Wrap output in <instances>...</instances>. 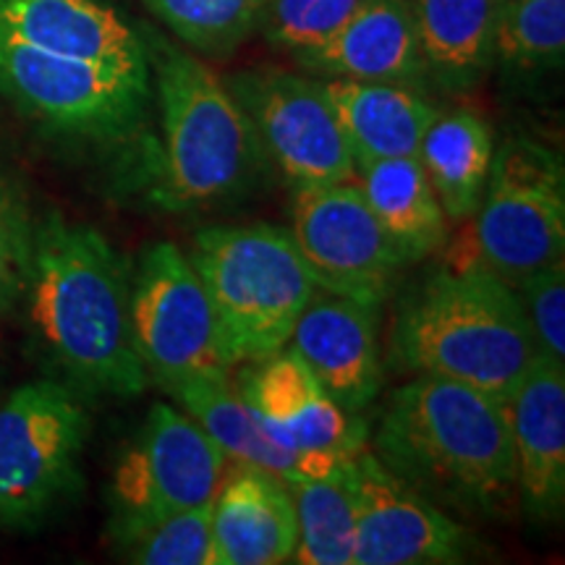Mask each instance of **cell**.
<instances>
[{"instance_id":"29","label":"cell","mask_w":565,"mask_h":565,"mask_svg":"<svg viewBox=\"0 0 565 565\" xmlns=\"http://www.w3.org/2000/svg\"><path fill=\"white\" fill-rule=\"evenodd\" d=\"M364 0H267L259 30L288 53L322 45L359 11Z\"/></svg>"},{"instance_id":"15","label":"cell","mask_w":565,"mask_h":565,"mask_svg":"<svg viewBox=\"0 0 565 565\" xmlns=\"http://www.w3.org/2000/svg\"><path fill=\"white\" fill-rule=\"evenodd\" d=\"M288 343L345 412H364L383 391L377 307L317 288Z\"/></svg>"},{"instance_id":"17","label":"cell","mask_w":565,"mask_h":565,"mask_svg":"<svg viewBox=\"0 0 565 565\" xmlns=\"http://www.w3.org/2000/svg\"><path fill=\"white\" fill-rule=\"evenodd\" d=\"M294 61L322 79L391 82L419 87L427 79L408 0H364L333 38Z\"/></svg>"},{"instance_id":"1","label":"cell","mask_w":565,"mask_h":565,"mask_svg":"<svg viewBox=\"0 0 565 565\" xmlns=\"http://www.w3.org/2000/svg\"><path fill=\"white\" fill-rule=\"evenodd\" d=\"M24 299L42 349L76 393H145L150 374L131 333V270L100 231L61 212L42 217Z\"/></svg>"},{"instance_id":"13","label":"cell","mask_w":565,"mask_h":565,"mask_svg":"<svg viewBox=\"0 0 565 565\" xmlns=\"http://www.w3.org/2000/svg\"><path fill=\"white\" fill-rule=\"evenodd\" d=\"M356 492L353 565H448L469 557V529L366 448L356 456Z\"/></svg>"},{"instance_id":"28","label":"cell","mask_w":565,"mask_h":565,"mask_svg":"<svg viewBox=\"0 0 565 565\" xmlns=\"http://www.w3.org/2000/svg\"><path fill=\"white\" fill-rule=\"evenodd\" d=\"M118 555L139 565H215L212 505L162 515L150 524L110 534Z\"/></svg>"},{"instance_id":"3","label":"cell","mask_w":565,"mask_h":565,"mask_svg":"<svg viewBox=\"0 0 565 565\" xmlns=\"http://www.w3.org/2000/svg\"><path fill=\"white\" fill-rule=\"evenodd\" d=\"M393 353L408 372L456 380L505 404L542 359L515 288L479 265L429 275L401 303Z\"/></svg>"},{"instance_id":"10","label":"cell","mask_w":565,"mask_h":565,"mask_svg":"<svg viewBox=\"0 0 565 565\" xmlns=\"http://www.w3.org/2000/svg\"><path fill=\"white\" fill-rule=\"evenodd\" d=\"M228 458L186 412L154 404L113 469L108 534L212 505Z\"/></svg>"},{"instance_id":"11","label":"cell","mask_w":565,"mask_h":565,"mask_svg":"<svg viewBox=\"0 0 565 565\" xmlns=\"http://www.w3.org/2000/svg\"><path fill=\"white\" fill-rule=\"evenodd\" d=\"M291 238L315 286L377 307L408 265L359 183L296 189Z\"/></svg>"},{"instance_id":"16","label":"cell","mask_w":565,"mask_h":565,"mask_svg":"<svg viewBox=\"0 0 565 565\" xmlns=\"http://www.w3.org/2000/svg\"><path fill=\"white\" fill-rule=\"evenodd\" d=\"M515 492L534 524H553L565 505V364L542 356L508 401Z\"/></svg>"},{"instance_id":"18","label":"cell","mask_w":565,"mask_h":565,"mask_svg":"<svg viewBox=\"0 0 565 565\" xmlns=\"http://www.w3.org/2000/svg\"><path fill=\"white\" fill-rule=\"evenodd\" d=\"M228 466L212 500L215 565L291 563L299 540L291 487L252 466Z\"/></svg>"},{"instance_id":"14","label":"cell","mask_w":565,"mask_h":565,"mask_svg":"<svg viewBox=\"0 0 565 565\" xmlns=\"http://www.w3.org/2000/svg\"><path fill=\"white\" fill-rule=\"evenodd\" d=\"M252 364L238 377V393L275 443L296 454L338 458L366 448V422L335 404L299 353L280 349Z\"/></svg>"},{"instance_id":"12","label":"cell","mask_w":565,"mask_h":565,"mask_svg":"<svg viewBox=\"0 0 565 565\" xmlns=\"http://www.w3.org/2000/svg\"><path fill=\"white\" fill-rule=\"evenodd\" d=\"M259 147L294 189L328 186L356 175L351 147L322 79L280 68H252L228 79Z\"/></svg>"},{"instance_id":"24","label":"cell","mask_w":565,"mask_h":565,"mask_svg":"<svg viewBox=\"0 0 565 565\" xmlns=\"http://www.w3.org/2000/svg\"><path fill=\"white\" fill-rule=\"evenodd\" d=\"M362 192L406 263L429 257L448 242V217L416 154L374 160L359 168Z\"/></svg>"},{"instance_id":"8","label":"cell","mask_w":565,"mask_h":565,"mask_svg":"<svg viewBox=\"0 0 565 565\" xmlns=\"http://www.w3.org/2000/svg\"><path fill=\"white\" fill-rule=\"evenodd\" d=\"M89 414L58 380H32L0 404V524L32 526L79 479Z\"/></svg>"},{"instance_id":"5","label":"cell","mask_w":565,"mask_h":565,"mask_svg":"<svg viewBox=\"0 0 565 565\" xmlns=\"http://www.w3.org/2000/svg\"><path fill=\"white\" fill-rule=\"evenodd\" d=\"M186 257L207 288L231 366L286 349L317 291L291 233L275 225H210L194 233Z\"/></svg>"},{"instance_id":"21","label":"cell","mask_w":565,"mask_h":565,"mask_svg":"<svg viewBox=\"0 0 565 565\" xmlns=\"http://www.w3.org/2000/svg\"><path fill=\"white\" fill-rule=\"evenodd\" d=\"M322 84L343 126L356 171L374 160L419 152L424 131L437 116L435 105L406 84L356 79H322Z\"/></svg>"},{"instance_id":"19","label":"cell","mask_w":565,"mask_h":565,"mask_svg":"<svg viewBox=\"0 0 565 565\" xmlns=\"http://www.w3.org/2000/svg\"><path fill=\"white\" fill-rule=\"evenodd\" d=\"M0 34L150 74L145 42L108 0H0Z\"/></svg>"},{"instance_id":"27","label":"cell","mask_w":565,"mask_h":565,"mask_svg":"<svg viewBox=\"0 0 565 565\" xmlns=\"http://www.w3.org/2000/svg\"><path fill=\"white\" fill-rule=\"evenodd\" d=\"M565 0H503L494 24V61L536 71L561 68Z\"/></svg>"},{"instance_id":"25","label":"cell","mask_w":565,"mask_h":565,"mask_svg":"<svg viewBox=\"0 0 565 565\" xmlns=\"http://www.w3.org/2000/svg\"><path fill=\"white\" fill-rule=\"evenodd\" d=\"M288 487L299 524L294 563L353 565L359 505L356 458L338 466L333 475Z\"/></svg>"},{"instance_id":"7","label":"cell","mask_w":565,"mask_h":565,"mask_svg":"<svg viewBox=\"0 0 565 565\" xmlns=\"http://www.w3.org/2000/svg\"><path fill=\"white\" fill-rule=\"evenodd\" d=\"M0 95L68 139L118 141L137 134L150 74L26 45L0 34Z\"/></svg>"},{"instance_id":"20","label":"cell","mask_w":565,"mask_h":565,"mask_svg":"<svg viewBox=\"0 0 565 565\" xmlns=\"http://www.w3.org/2000/svg\"><path fill=\"white\" fill-rule=\"evenodd\" d=\"M171 395L212 437L228 463L252 466V469L282 479L286 484H301L333 475L338 466L349 461V458L296 454V450L282 448L265 433L263 422L233 387L231 377L192 380V383L173 387Z\"/></svg>"},{"instance_id":"2","label":"cell","mask_w":565,"mask_h":565,"mask_svg":"<svg viewBox=\"0 0 565 565\" xmlns=\"http://www.w3.org/2000/svg\"><path fill=\"white\" fill-rule=\"evenodd\" d=\"M374 456L433 503L494 513L515 492V450L505 401L416 374L393 393Z\"/></svg>"},{"instance_id":"23","label":"cell","mask_w":565,"mask_h":565,"mask_svg":"<svg viewBox=\"0 0 565 565\" xmlns=\"http://www.w3.org/2000/svg\"><path fill=\"white\" fill-rule=\"evenodd\" d=\"M494 139L490 126L471 108L437 113L419 141V158L433 192L450 223L471 221L482 202Z\"/></svg>"},{"instance_id":"9","label":"cell","mask_w":565,"mask_h":565,"mask_svg":"<svg viewBox=\"0 0 565 565\" xmlns=\"http://www.w3.org/2000/svg\"><path fill=\"white\" fill-rule=\"evenodd\" d=\"M131 333L150 380L168 393L192 380L231 377L207 288L171 242L152 244L131 273Z\"/></svg>"},{"instance_id":"26","label":"cell","mask_w":565,"mask_h":565,"mask_svg":"<svg viewBox=\"0 0 565 565\" xmlns=\"http://www.w3.org/2000/svg\"><path fill=\"white\" fill-rule=\"evenodd\" d=\"M194 51L225 58L259 30L267 0H145Z\"/></svg>"},{"instance_id":"22","label":"cell","mask_w":565,"mask_h":565,"mask_svg":"<svg viewBox=\"0 0 565 565\" xmlns=\"http://www.w3.org/2000/svg\"><path fill=\"white\" fill-rule=\"evenodd\" d=\"M503 0H408L424 74L448 92L471 89L494 61Z\"/></svg>"},{"instance_id":"6","label":"cell","mask_w":565,"mask_h":565,"mask_svg":"<svg viewBox=\"0 0 565 565\" xmlns=\"http://www.w3.org/2000/svg\"><path fill=\"white\" fill-rule=\"evenodd\" d=\"M469 257L508 286L563 259L565 173L550 147L526 137L505 139L492 154L482 202L471 215Z\"/></svg>"},{"instance_id":"31","label":"cell","mask_w":565,"mask_h":565,"mask_svg":"<svg viewBox=\"0 0 565 565\" xmlns=\"http://www.w3.org/2000/svg\"><path fill=\"white\" fill-rule=\"evenodd\" d=\"M542 356L565 364V265L542 267L515 286Z\"/></svg>"},{"instance_id":"4","label":"cell","mask_w":565,"mask_h":565,"mask_svg":"<svg viewBox=\"0 0 565 565\" xmlns=\"http://www.w3.org/2000/svg\"><path fill=\"white\" fill-rule=\"evenodd\" d=\"M154 79L162 116L158 202L202 210L244 194L263 147L228 87L200 58L162 40L154 47Z\"/></svg>"},{"instance_id":"30","label":"cell","mask_w":565,"mask_h":565,"mask_svg":"<svg viewBox=\"0 0 565 565\" xmlns=\"http://www.w3.org/2000/svg\"><path fill=\"white\" fill-rule=\"evenodd\" d=\"M34 223L24 196L0 175V315L24 299L30 278Z\"/></svg>"}]
</instances>
